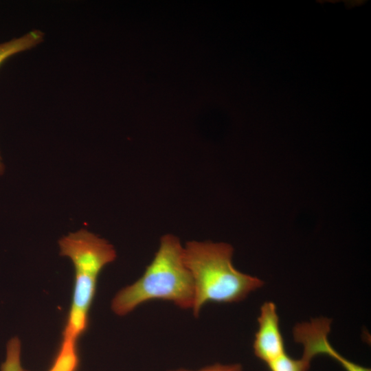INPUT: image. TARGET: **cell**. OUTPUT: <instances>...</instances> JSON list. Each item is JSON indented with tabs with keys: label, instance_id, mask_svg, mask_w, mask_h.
<instances>
[{
	"label": "cell",
	"instance_id": "obj_1",
	"mask_svg": "<svg viewBox=\"0 0 371 371\" xmlns=\"http://www.w3.org/2000/svg\"><path fill=\"white\" fill-rule=\"evenodd\" d=\"M156 300L172 302L184 310L193 307L194 283L184 260L183 246L172 234L161 237L158 250L143 275L115 295L111 309L124 316L139 305Z\"/></svg>",
	"mask_w": 371,
	"mask_h": 371
},
{
	"label": "cell",
	"instance_id": "obj_2",
	"mask_svg": "<svg viewBox=\"0 0 371 371\" xmlns=\"http://www.w3.org/2000/svg\"><path fill=\"white\" fill-rule=\"evenodd\" d=\"M233 252L232 245L221 242L192 240L183 246L184 260L194 283L195 317L208 303L238 302L263 286L260 278L234 267Z\"/></svg>",
	"mask_w": 371,
	"mask_h": 371
},
{
	"label": "cell",
	"instance_id": "obj_3",
	"mask_svg": "<svg viewBox=\"0 0 371 371\" xmlns=\"http://www.w3.org/2000/svg\"><path fill=\"white\" fill-rule=\"evenodd\" d=\"M58 245L60 255L70 258L75 274L63 337L77 341L88 326L99 274L106 265L115 260L116 251L107 240L84 229L63 236Z\"/></svg>",
	"mask_w": 371,
	"mask_h": 371
},
{
	"label": "cell",
	"instance_id": "obj_4",
	"mask_svg": "<svg viewBox=\"0 0 371 371\" xmlns=\"http://www.w3.org/2000/svg\"><path fill=\"white\" fill-rule=\"evenodd\" d=\"M331 319L319 317L308 322L297 324L293 328V337L296 342L303 346L302 356L307 360L318 355H326L335 360L345 371H371L346 359L339 354L329 343L328 335L330 330Z\"/></svg>",
	"mask_w": 371,
	"mask_h": 371
},
{
	"label": "cell",
	"instance_id": "obj_5",
	"mask_svg": "<svg viewBox=\"0 0 371 371\" xmlns=\"http://www.w3.org/2000/svg\"><path fill=\"white\" fill-rule=\"evenodd\" d=\"M279 323L276 304L265 302L258 317L253 350L256 357L267 365L286 353Z\"/></svg>",
	"mask_w": 371,
	"mask_h": 371
},
{
	"label": "cell",
	"instance_id": "obj_6",
	"mask_svg": "<svg viewBox=\"0 0 371 371\" xmlns=\"http://www.w3.org/2000/svg\"><path fill=\"white\" fill-rule=\"evenodd\" d=\"M78 366L77 341L63 337L48 371H77ZM22 371L27 370L23 369Z\"/></svg>",
	"mask_w": 371,
	"mask_h": 371
},
{
	"label": "cell",
	"instance_id": "obj_7",
	"mask_svg": "<svg viewBox=\"0 0 371 371\" xmlns=\"http://www.w3.org/2000/svg\"><path fill=\"white\" fill-rule=\"evenodd\" d=\"M44 38V33L38 30H32L27 34L0 43V65L10 56L30 49Z\"/></svg>",
	"mask_w": 371,
	"mask_h": 371
},
{
	"label": "cell",
	"instance_id": "obj_8",
	"mask_svg": "<svg viewBox=\"0 0 371 371\" xmlns=\"http://www.w3.org/2000/svg\"><path fill=\"white\" fill-rule=\"evenodd\" d=\"M310 361L303 357L294 359L285 353L275 361L267 364L269 371H308Z\"/></svg>",
	"mask_w": 371,
	"mask_h": 371
},
{
	"label": "cell",
	"instance_id": "obj_9",
	"mask_svg": "<svg viewBox=\"0 0 371 371\" xmlns=\"http://www.w3.org/2000/svg\"><path fill=\"white\" fill-rule=\"evenodd\" d=\"M21 365V342L18 337L12 338L8 343L6 358L1 364V371H22Z\"/></svg>",
	"mask_w": 371,
	"mask_h": 371
},
{
	"label": "cell",
	"instance_id": "obj_10",
	"mask_svg": "<svg viewBox=\"0 0 371 371\" xmlns=\"http://www.w3.org/2000/svg\"><path fill=\"white\" fill-rule=\"evenodd\" d=\"M170 371H243V368L239 363L221 364L217 363L197 370H189L181 368Z\"/></svg>",
	"mask_w": 371,
	"mask_h": 371
},
{
	"label": "cell",
	"instance_id": "obj_11",
	"mask_svg": "<svg viewBox=\"0 0 371 371\" xmlns=\"http://www.w3.org/2000/svg\"><path fill=\"white\" fill-rule=\"evenodd\" d=\"M4 172V165L2 162V158L0 155V175H3Z\"/></svg>",
	"mask_w": 371,
	"mask_h": 371
}]
</instances>
